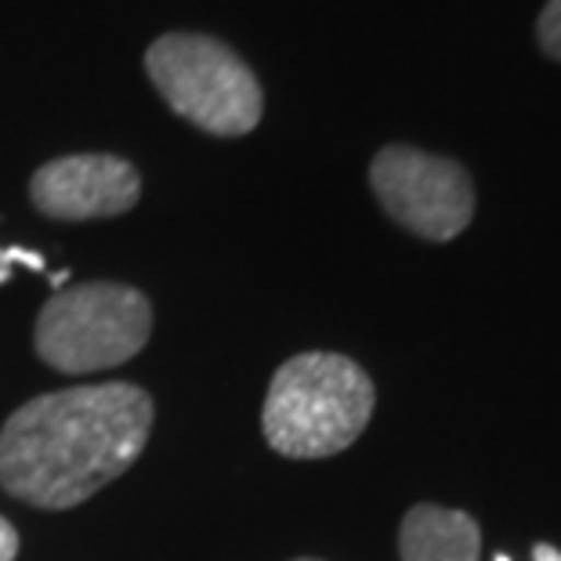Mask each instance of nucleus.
Segmentation results:
<instances>
[{"mask_svg":"<svg viewBox=\"0 0 561 561\" xmlns=\"http://www.w3.org/2000/svg\"><path fill=\"white\" fill-rule=\"evenodd\" d=\"M149 432L152 399L127 380L37 396L0 427V485L22 504L69 511L121 479Z\"/></svg>","mask_w":561,"mask_h":561,"instance_id":"1","label":"nucleus"},{"mask_svg":"<svg viewBox=\"0 0 561 561\" xmlns=\"http://www.w3.org/2000/svg\"><path fill=\"white\" fill-rule=\"evenodd\" d=\"M377 391L366 369L337 352H301L268 385L261 432L279 457H337L366 432Z\"/></svg>","mask_w":561,"mask_h":561,"instance_id":"2","label":"nucleus"},{"mask_svg":"<svg viewBox=\"0 0 561 561\" xmlns=\"http://www.w3.org/2000/svg\"><path fill=\"white\" fill-rule=\"evenodd\" d=\"M149 297L124 283H77L55 290L37 316L41 359L69 377L124 366L149 344Z\"/></svg>","mask_w":561,"mask_h":561,"instance_id":"3","label":"nucleus"},{"mask_svg":"<svg viewBox=\"0 0 561 561\" xmlns=\"http://www.w3.org/2000/svg\"><path fill=\"white\" fill-rule=\"evenodd\" d=\"M149 80L178 116L207 135L240 138L261 124L265 94L229 44L199 33H167L146 51Z\"/></svg>","mask_w":561,"mask_h":561,"instance_id":"4","label":"nucleus"},{"mask_svg":"<svg viewBox=\"0 0 561 561\" xmlns=\"http://www.w3.org/2000/svg\"><path fill=\"white\" fill-rule=\"evenodd\" d=\"M369 188L388 218L427 243H449L474 218V182L457 160L413 146H385L369 163Z\"/></svg>","mask_w":561,"mask_h":561,"instance_id":"5","label":"nucleus"},{"mask_svg":"<svg viewBox=\"0 0 561 561\" xmlns=\"http://www.w3.org/2000/svg\"><path fill=\"white\" fill-rule=\"evenodd\" d=\"M37 210L55 221H91L127 214L141 196L138 171L110 152H80L44 163L30 182Z\"/></svg>","mask_w":561,"mask_h":561,"instance_id":"6","label":"nucleus"},{"mask_svg":"<svg viewBox=\"0 0 561 561\" xmlns=\"http://www.w3.org/2000/svg\"><path fill=\"white\" fill-rule=\"evenodd\" d=\"M399 558L402 561H479L482 529L468 511L416 504L405 511L399 525Z\"/></svg>","mask_w":561,"mask_h":561,"instance_id":"7","label":"nucleus"},{"mask_svg":"<svg viewBox=\"0 0 561 561\" xmlns=\"http://www.w3.org/2000/svg\"><path fill=\"white\" fill-rule=\"evenodd\" d=\"M536 41H540L543 55L561 62V0H547L536 22Z\"/></svg>","mask_w":561,"mask_h":561,"instance_id":"8","label":"nucleus"},{"mask_svg":"<svg viewBox=\"0 0 561 561\" xmlns=\"http://www.w3.org/2000/svg\"><path fill=\"white\" fill-rule=\"evenodd\" d=\"M11 265H26L33 272H44V257L26 247H0V283L11 279Z\"/></svg>","mask_w":561,"mask_h":561,"instance_id":"9","label":"nucleus"},{"mask_svg":"<svg viewBox=\"0 0 561 561\" xmlns=\"http://www.w3.org/2000/svg\"><path fill=\"white\" fill-rule=\"evenodd\" d=\"M19 558V533L4 515H0V561H15Z\"/></svg>","mask_w":561,"mask_h":561,"instance_id":"10","label":"nucleus"},{"mask_svg":"<svg viewBox=\"0 0 561 561\" xmlns=\"http://www.w3.org/2000/svg\"><path fill=\"white\" fill-rule=\"evenodd\" d=\"M533 561H561V551L554 543H533Z\"/></svg>","mask_w":561,"mask_h":561,"instance_id":"11","label":"nucleus"},{"mask_svg":"<svg viewBox=\"0 0 561 561\" xmlns=\"http://www.w3.org/2000/svg\"><path fill=\"white\" fill-rule=\"evenodd\" d=\"M496 561H511V558H504V554H500V558H496Z\"/></svg>","mask_w":561,"mask_h":561,"instance_id":"12","label":"nucleus"},{"mask_svg":"<svg viewBox=\"0 0 561 561\" xmlns=\"http://www.w3.org/2000/svg\"><path fill=\"white\" fill-rule=\"evenodd\" d=\"M297 561H316V558H297Z\"/></svg>","mask_w":561,"mask_h":561,"instance_id":"13","label":"nucleus"}]
</instances>
